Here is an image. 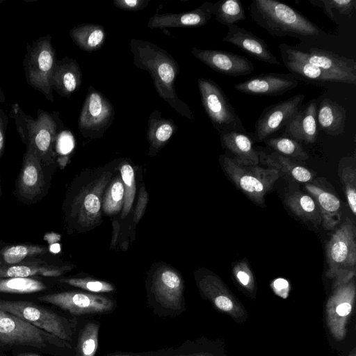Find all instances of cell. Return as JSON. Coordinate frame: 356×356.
Here are the masks:
<instances>
[{
	"label": "cell",
	"instance_id": "obj_1",
	"mask_svg": "<svg viewBox=\"0 0 356 356\" xmlns=\"http://www.w3.org/2000/svg\"><path fill=\"white\" fill-rule=\"evenodd\" d=\"M129 45L134 65L150 74L158 95L180 115L192 120L191 109L175 90L179 72L176 60L166 50L149 41L133 38Z\"/></svg>",
	"mask_w": 356,
	"mask_h": 356
},
{
	"label": "cell",
	"instance_id": "obj_2",
	"mask_svg": "<svg viewBox=\"0 0 356 356\" xmlns=\"http://www.w3.org/2000/svg\"><path fill=\"white\" fill-rule=\"evenodd\" d=\"M10 115L26 147L31 148L42 164L54 170L60 131L64 127L58 112L38 109L35 118L26 114L19 104L10 106Z\"/></svg>",
	"mask_w": 356,
	"mask_h": 356
},
{
	"label": "cell",
	"instance_id": "obj_3",
	"mask_svg": "<svg viewBox=\"0 0 356 356\" xmlns=\"http://www.w3.org/2000/svg\"><path fill=\"white\" fill-rule=\"evenodd\" d=\"M249 10L255 23L273 36H291L307 40L323 33L298 10L277 1L254 0Z\"/></svg>",
	"mask_w": 356,
	"mask_h": 356
},
{
	"label": "cell",
	"instance_id": "obj_4",
	"mask_svg": "<svg viewBox=\"0 0 356 356\" xmlns=\"http://www.w3.org/2000/svg\"><path fill=\"white\" fill-rule=\"evenodd\" d=\"M355 222L346 218L326 245L327 269L325 275L332 280L331 290L355 277Z\"/></svg>",
	"mask_w": 356,
	"mask_h": 356
},
{
	"label": "cell",
	"instance_id": "obj_5",
	"mask_svg": "<svg viewBox=\"0 0 356 356\" xmlns=\"http://www.w3.org/2000/svg\"><path fill=\"white\" fill-rule=\"evenodd\" d=\"M184 285L175 270L161 266L152 275L147 291V305L152 313L161 318L175 317L186 310Z\"/></svg>",
	"mask_w": 356,
	"mask_h": 356
},
{
	"label": "cell",
	"instance_id": "obj_6",
	"mask_svg": "<svg viewBox=\"0 0 356 356\" xmlns=\"http://www.w3.org/2000/svg\"><path fill=\"white\" fill-rule=\"evenodd\" d=\"M0 310L13 314L73 346L78 318L66 317L29 301L0 300Z\"/></svg>",
	"mask_w": 356,
	"mask_h": 356
},
{
	"label": "cell",
	"instance_id": "obj_7",
	"mask_svg": "<svg viewBox=\"0 0 356 356\" xmlns=\"http://www.w3.org/2000/svg\"><path fill=\"white\" fill-rule=\"evenodd\" d=\"M26 49L23 66L27 84L53 102L51 78L57 58L51 35L48 33L27 43Z\"/></svg>",
	"mask_w": 356,
	"mask_h": 356
},
{
	"label": "cell",
	"instance_id": "obj_8",
	"mask_svg": "<svg viewBox=\"0 0 356 356\" xmlns=\"http://www.w3.org/2000/svg\"><path fill=\"white\" fill-rule=\"evenodd\" d=\"M222 168L235 186L254 204L265 206V195L281 177L275 169L243 165L227 155L220 156Z\"/></svg>",
	"mask_w": 356,
	"mask_h": 356
},
{
	"label": "cell",
	"instance_id": "obj_9",
	"mask_svg": "<svg viewBox=\"0 0 356 356\" xmlns=\"http://www.w3.org/2000/svg\"><path fill=\"white\" fill-rule=\"evenodd\" d=\"M54 347L72 350L73 346L9 313L0 310V346Z\"/></svg>",
	"mask_w": 356,
	"mask_h": 356
},
{
	"label": "cell",
	"instance_id": "obj_10",
	"mask_svg": "<svg viewBox=\"0 0 356 356\" xmlns=\"http://www.w3.org/2000/svg\"><path fill=\"white\" fill-rule=\"evenodd\" d=\"M355 280L330 291L326 300L323 318L329 338L336 343L343 341L355 312Z\"/></svg>",
	"mask_w": 356,
	"mask_h": 356
},
{
	"label": "cell",
	"instance_id": "obj_11",
	"mask_svg": "<svg viewBox=\"0 0 356 356\" xmlns=\"http://www.w3.org/2000/svg\"><path fill=\"white\" fill-rule=\"evenodd\" d=\"M202 106L218 133L229 130L246 131L223 90L212 79L197 80Z\"/></svg>",
	"mask_w": 356,
	"mask_h": 356
},
{
	"label": "cell",
	"instance_id": "obj_12",
	"mask_svg": "<svg viewBox=\"0 0 356 356\" xmlns=\"http://www.w3.org/2000/svg\"><path fill=\"white\" fill-rule=\"evenodd\" d=\"M53 170L44 166L35 152L26 147L22 167L15 183V194L21 202L32 204L47 193Z\"/></svg>",
	"mask_w": 356,
	"mask_h": 356
},
{
	"label": "cell",
	"instance_id": "obj_13",
	"mask_svg": "<svg viewBox=\"0 0 356 356\" xmlns=\"http://www.w3.org/2000/svg\"><path fill=\"white\" fill-rule=\"evenodd\" d=\"M38 300L55 305L74 316L108 314L115 311L117 303L103 294L79 291H63L40 296Z\"/></svg>",
	"mask_w": 356,
	"mask_h": 356
},
{
	"label": "cell",
	"instance_id": "obj_14",
	"mask_svg": "<svg viewBox=\"0 0 356 356\" xmlns=\"http://www.w3.org/2000/svg\"><path fill=\"white\" fill-rule=\"evenodd\" d=\"M196 285L202 298L209 301L218 312L237 323H245L248 314L243 304L222 280L212 273L195 275Z\"/></svg>",
	"mask_w": 356,
	"mask_h": 356
},
{
	"label": "cell",
	"instance_id": "obj_15",
	"mask_svg": "<svg viewBox=\"0 0 356 356\" xmlns=\"http://www.w3.org/2000/svg\"><path fill=\"white\" fill-rule=\"evenodd\" d=\"M111 177V172H104L82 188L73 197L67 209V216L74 222L86 227L99 222L102 208L103 193Z\"/></svg>",
	"mask_w": 356,
	"mask_h": 356
},
{
	"label": "cell",
	"instance_id": "obj_16",
	"mask_svg": "<svg viewBox=\"0 0 356 356\" xmlns=\"http://www.w3.org/2000/svg\"><path fill=\"white\" fill-rule=\"evenodd\" d=\"M115 116L108 99L93 86H90L79 115L78 127L85 138H101L110 127Z\"/></svg>",
	"mask_w": 356,
	"mask_h": 356
},
{
	"label": "cell",
	"instance_id": "obj_17",
	"mask_svg": "<svg viewBox=\"0 0 356 356\" xmlns=\"http://www.w3.org/2000/svg\"><path fill=\"white\" fill-rule=\"evenodd\" d=\"M281 54L308 62L327 72L356 80V61L334 52L319 48H310L305 52L286 44H280Z\"/></svg>",
	"mask_w": 356,
	"mask_h": 356
},
{
	"label": "cell",
	"instance_id": "obj_18",
	"mask_svg": "<svg viewBox=\"0 0 356 356\" xmlns=\"http://www.w3.org/2000/svg\"><path fill=\"white\" fill-rule=\"evenodd\" d=\"M305 97L304 94H297L266 106L255 122L254 139L257 142L264 141L285 127L300 110Z\"/></svg>",
	"mask_w": 356,
	"mask_h": 356
},
{
	"label": "cell",
	"instance_id": "obj_19",
	"mask_svg": "<svg viewBox=\"0 0 356 356\" xmlns=\"http://www.w3.org/2000/svg\"><path fill=\"white\" fill-rule=\"evenodd\" d=\"M193 55L214 71L232 76L252 73L254 67L246 57L224 50L191 49Z\"/></svg>",
	"mask_w": 356,
	"mask_h": 356
},
{
	"label": "cell",
	"instance_id": "obj_20",
	"mask_svg": "<svg viewBox=\"0 0 356 356\" xmlns=\"http://www.w3.org/2000/svg\"><path fill=\"white\" fill-rule=\"evenodd\" d=\"M298 85V80L290 73H268L252 76L234 86L241 92L257 96L281 95Z\"/></svg>",
	"mask_w": 356,
	"mask_h": 356
},
{
	"label": "cell",
	"instance_id": "obj_21",
	"mask_svg": "<svg viewBox=\"0 0 356 356\" xmlns=\"http://www.w3.org/2000/svg\"><path fill=\"white\" fill-rule=\"evenodd\" d=\"M227 27V35L222 38L223 42L238 47L255 59L272 65H282L263 39L236 24L229 25Z\"/></svg>",
	"mask_w": 356,
	"mask_h": 356
},
{
	"label": "cell",
	"instance_id": "obj_22",
	"mask_svg": "<svg viewBox=\"0 0 356 356\" xmlns=\"http://www.w3.org/2000/svg\"><path fill=\"white\" fill-rule=\"evenodd\" d=\"M221 145L229 157L243 165H258L259 154L253 147L254 137L247 131L229 130L220 133Z\"/></svg>",
	"mask_w": 356,
	"mask_h": 356
},
{
	"label": "cell",
	"instance_id": "obj_23",
	"mask_svg": "<svg viewBox=\"0 0 356 356\" xmlns=\"http://www.w3.org/2000/svg\"><path fill=\"white\" fill-rule=\"evenodd\" d=\"M317 102L310 100L284 127V136L291 138L299 143L312 144L316 142L318 128L316 119Z\"/></svg>",
	"mask_w": 356,
	"mask_h": 356
},
{
	"label": "cell",
	"instance_id": "obj_24",
	"mask_svg": "<svg viewBox=\"0 0 356 356\" xmlns=\"http://www.w3.org/2000/svg\"><path fill=\"white\" fill-rule=\"evenodd\" d=\"M211 2L206 1L198 8L180 13L155 14L152 16L147 27L150 29L201 26L211 18Z\"/></svg>",
	"mask_w": 356,
	"mask_h": 356
},
{
	"label": "cell",
	"instance_id": "obj_25",
	"mask_svg": "<svg viewBox=\"0 0 356 356\" xmlns=\"http://www.w3.org/2000/svg\"><path fill=\"white\" fill-rule=\"evenodd\" d=\"M281 56L284 65L296 79L321 85L337 83L356 84V80L351 78L327 72L305 60L294 59L284 54Z\"/></svg>",
	"mask_w": 356,
	"mask_h": 356
},
{
	"label": "cell",
	"instance_id": "obj_26",
	"mask_svg": "<svg viewBox=\"0 0 356 356\" xmlns=\"http://www.w3.org/2000/svg\"><path fill=\"white\" fill-rule=\"evenodd\" d=\"M82 83V72L77 61L67 56L57 60L52 78L51 88L60 96L70 98Z\"/></svg>",
	"mask_w": 356,
	"mask_h": 356
},
{
	"label": "cell",
	"instance_id": "obj_27",
	"mask_svg": "<svg viewBox=\"0 0 356 356\" xmlns=\"http://www.w3.org/2000/svg\"><path fill=\"white\" fill-rule=\"evenodd\" d=\"M259 163L266 168H270L278 171L281 176L286 179L299 183H309L314 177V175L309 169L301 165L299 161L282 156L275 152L266 154L262 151H258Z\"/></svg>",
	"mask_w": 356,
	"mask_h": 356
},
{
	"label": "cell",
	"instance_id": "obj_28",
	"mask_svg": "<svg viewBox=\"0 0 356 356\" xmlns=\"http://www.w3.org/2000/svg\"><path fill=\"white\" fill-rule=\"evenodd\" d=\"M305 189L315 200L321 216V225L326 230L333 229L340 222L341 205L339 198L323 188L307 183Z\"/></svg>",
	"mask_w": 356,
	"mask_h": 356
},
{
	"label": "cell",
	"instance_id": "obj_29",
	"mask_svg": "<svg viewBox=\"0 0 356 356\" xmlns=\"http://www.w3.org/2000/svg\"><path fill=\"white\" fill-rule=\"evenodd\" d=\"M68 269L67 266H57L36 259L17 264L0 266V279L33 276L58 277Z\"/></svg>",
	"mask_w": 356,
	"mask_h": 356
},
{
	"label": "cell",
	"instance_id": "obj_30",
	"mask_svg": "<svg viewBox=\"0 0 356 356\" xmlns=\"http://www.w3.org/2000/svg\"><path fill=\"white\" fill-rule=\"evenodd\" d=\"M316 119L318 130L339 136L344 132L346 111L332 99L324 98L317 106Z\"/></svg>",
	"mask_w": 356,
	"mask_h": 356
},
{
	"label": "cell",
	"instance_id": "obj_31",
	"mask_svg": "<svg viewBox=\"0 0 356 356\" xmlns=\"http://www.w3.org/2000/svg\"><path fill=\"white\" fill-rule=\"evenodd\" d=\"M168 356H228L225 341L206 337L187 339L177 347L169 348Z\"/></svg>",
	"mask_w": 356,
	"mask_h": 356
},
{
	"label": "cell",
	"instance_id": "obj_32",
	"mask_svg": "<svg viewBox=\"0 0 356 356\" xmlns=\"http://www.w3.org/2000/svg\"><path fill=\"white\" fill-rule=\"evenodd\" d=\"M177 130V126L172 119L163 118L160 111H152L147 120L149 154H155L164 147Z\"/></svg>",
	"mask_w": 356,
	"mask_h": 356
},
{
	"label": "cell",
	"instance_id": "obj_33",
	"mask_svg": "<svg viewBox=\"0 0 356 356\" xmlns=\"http://www.w3.org/2000/svg\"><path fill=\"white\" fill-rule=\"evenodd\" d=\"M100 323L92 318L78 322L74 356H95L99 346Z\"/></svg>",
	"mask_w": 356,
	"mask_h": 356
},
{
	"label": "cell",
	"instance_id": "obj_34",
	"mask_svg": "<svg viewBox=\"0 0 356 356\" xmlns=\"http://www.w3.org/2000/svg\"><path fill=\"white\" fill-rule=\"evenodd\" d=\"M69 35L81 49L88 52L99 49L106 39L104 27L90 23L81 24L72 28Z\"/></svg>",
	"mask_w": 356,
	"mask_h": 356
},
{
	"label": "cell",
	"instance_id": "obj_35",
	"mask_svg": "<svg viewBox=\"0 0 356 356\" xmlns=\"http://www.w3.org/2000/svg\"><path fill=\"white\" fill-rule=\"evenodd\" d=\"M286 206L298 218L315 226L321 225V216L314 198L301 191H293L284 196Z\"/></svg>",
	"mask_w": 356,
	"mask_h": 356
},
{
	"label": "cell",
	"instance_id": "obj_36",
	"mask_svg": "<svg viewBox=\"0 0 356 356\" xmlns=\"http://www.w3.org/2000/svg\"><path fill=\"white\" fill-rule=\"evenodd\" d=\"M47 253V248L41 245L17 244L6 246L0 252L1 265L17 264L36 259Z\"/></svg>",
	"mask_w": 356,
	"mask_h": 356
},
{
	"label": "cell",
	"instance_id": "obj_37",
	"mask_svg": "<svg viewBox=\"0 0 356 356\" xmlns=\"http://www.w3.org/2000/svg\"><path fill=\"white\" fill-rule=\"evenodd\" d=\"M211 13L220 24L227 26L246 18L240 0H220L215 3H211Z\"/></svg>",
	"mask_w": 356,
	"mask_h": 356
},
{
	"label": "cell",
	"instance_id": "obj_38",
	"mask_svg": "<svg viewBox=\"0 0 356 356\" xmlns=\"http://www.w3.org/2000/svg\"><path fill=\"white\" fill-rule=\"evenodd\" d=\"M264 143L274 152L297 161H304L309 158L300 143L285 136L267 138Z\"/></svg>",
	"mask_w": 356,
	"mask_h": 356
},
{
	"label": "cell",
	"instance_id": "obj_39",
	"mask_svg": "<svg viewBox=\"0 0 356 356\" xmlns=\"http://www.w3.org/2000/svg\"><path fill=\"white\" fill-rule=\"evenodd\" d=\"M47 286L33 277H9L0 279V292L31 293L44 291Z\"/></svg>",
	"mask_w": 356,
	"mask_h": 356
},
{
	"label": "cell",
	"instance_id": "obj_40",
	"mask_svg": "<svg viewBox=\"0 0 356 356\" xmlns=\"http://www.w3.org/2000/svg\"><path fill=\"white\" fill-rule=\"evenodd\" d=\"M124 188L122 179L119 177L111 182L102 200V209L108 215L120 212L124 205Z\"/></svg>",
	"mask_w": 356,
	"mask_h": 356
},
{
	"label": "cell",
	"instance_id": "obj_41",
	"mask_svg": "<svg viewBox=\"0 0 356 356\" xmlns=\"http://www.w3.org/2000/svg\"><path fill=\"white\" fill-rule=\"evenodd\" d=\"M233 277L241 290L248 296L255 298L257 286L254 275L245 259H242L233 264Z\"/></svg>",
	"mask_w": 356,
	"mask_h": 356
},
{
	"label": "cell",
	"instance_id": "obj_42",
	"mask_svg": "<svg viewBox=\"0 0 356 356\" xmlns=\"http://www.w3.org/2000/svg\"><path fill=\"white\" fill-rule=\"evenodd\" d=\"M59 282L93 293L103 294L115 290V286L109 282L90 277L62 278Z\"/></svg>",
	"mask_w": 356,
	"mask_h": 356
},
{
	"label": "cell",
	"instance_id": "obj_43",
	"mask_svg": "<svg viewBox=\"0 0 356 356\" xmlns=\"http://www.w3.org/2000/svg\"><path fill=\"white\" fill-rule=\"evenodd\" d=\"M121 179L124 188V202L122 212V218L126 217L130 211L136 194L134 171L132 166L126 163L120 167Z\"/></svg>",
	"mask_w": 356,
	"mask_h": 356
},
{
	"label": "cell",
	"instance_id": "obj_44",
	"mask_svg": "<svg viewBox=\"0 0 356 356\" xmlns=\"http://www.w3.org/2000/svg\"><path fill=\"white\" fill-rule=\"evenodd\" d=\"M309 2L315 6L321 8L323 13L332 21L336 22L332 10L351 17L356 8V0H310Z\"/></svg>",
	"mask_w": 356,
	"mask_h": 356
},
{
	"label": "cell",
	"instance_id": "obj_45",
	"mask_svg": "<svg viewBox=\"0 0 356 356\" xmlns=\"http://www.w3.org/2000/svg\"><path fill=\"white\" fill-rule=\"evenodd\" d=\"M340 179L348 206L356 214V170L350 165L343 166L341 170Z\"/></svg>",
	"mask_w": 356,
	"mask_h": 356
},
{
	"label": "cell",
	"instance_id": "obj_46",
	"mask_svg": "<svg viewBox=\"0 0 356 356\" xmlns=\"http://www.w3.org/2000/svg\"><path fill=\"white\" fill-rule=\"evenodd\" d=\"M113 3L122 10L138 11L147 6L149 0H114Z\"/></svg>",
	"mask_w": 356,
	"mask_h": 356
},
{
	"label": "cell",
	"instance_id": "obj_47",
	"mask_svg": "<svg viewBox=\"0 0 356 356\" xmlns=\"http://www.w3.org/2000/svg\"><path fill=\"white\" fill-rule=\"evenodd\" d=\"M8 124V117L6 112L0 108V160L3 156L5 145H6V130ZM2 195L1 175H0V197Z\"/></svg>",
	"mask_w": 356,
	"mask_h": 356
},
{
	"label": "cell",
	"instance_id": "obj_48",
	"mask_svg": "<svg viewBox=\"0 0 356 356\" xmlns=\"http://www.w3.org/2000/svg\"><path fill=\"white\" fill-rule=\"evenodd\" d=\"M148 201V194L144 187L140 188L137 204L134 213V220L138 222L142 218Z\"/></svg>",
	"mask_w": 356,
	"mask_h": 356
},
{
	"label": "cell",
	"instance_id": "obj_49",
	"mask_svg": "<svg viewBox=\"0 0 356 356\" xmlns=\"http://www.w3.org/2000/svg\"><path fill=\"white\" fill-rule=\"evenodd\" d=\"M169 348L158 350L143 351V352H114L107 356H168Z\"/></svg>",
	"mask_w": 356,
	"mask_h": 356
},
{
	"label": "cell",
	"instance_id": "obj_50",
	"mask_svg": "<svg viewBox=\"0 0 356 356\" xmlns=\"http://www.w3.org/2000/svg\"><path fill=\"white\" fill-rule=\"evenodd\" d=\"M283 286H289L288 282L286 280L279 279L274 282L273 289L275 293L277 296L286 298L288 293L282 289Z\"/></svg>",
	"mask_w": 356,
	"mask_h": 356
},
{
	"label": "cell",
	"instance_id": "obj_51",
	"mask_svg": "<svg viewBox=\"0 0 356 356\" xmlns=\"http://www.w3.org/2000/svg\"><path fill=\"white\" fill-rule=\"evenodd\" d=\"M337 356H356V347L354 346L348 351L343 352Z\"/></svg>",
	"mask_w": 356,
	"mask_h": 356
},
{
	"label": "cell",
	"instance_id": "obj_52",
	"mask_svg": "<svg viewBox=\"0 0 356 356\" xmlns=\"http://www.w3.org/2000/svg\"><path fill=\"white\" fill-rule=\"evenodd\" d=\"M6 102V95L0 87V102L3 103Z\"/></svg>",
	"mask_w": 356,
	"mask_h": 356
},
{
	"label": "cell",
	"instance_id": "obj_53",
	"mask_svg": "<svg viewBox=\"0 0 356 356\" xmlns=\"http://www.w3.org/2000/svg\"><path fill=\"white\" fill-rule=\"evenodd\" d=\"M17 356H40V355L33 354V353H20V354L17 355Z\"/></svg>",
	"mask_w": 356,
	"mask_h": 356
},
{
	"label": "cell",
	"instance_id": "obj_54",
	"mask_svg": "<svg viewBox=\"0 0 356 356\" xmlns=\"http://www.w3.org/2000/svg\"><path fill=\"white\" fill-rule=\"evenodd\" d=\"M3 1H4V0H0V4H1L2 2H3Z\"/></svg>",
	"mask_w": 356,
	"mask_h": 356
}]
</instances>
